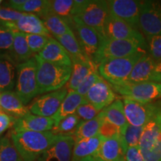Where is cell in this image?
I'll return each mask as SVG.
<instances>
[{"instance_id": "cell-1", "label": "cell", "mask_w": 161, "mask_h": 161, "mask_svg": "<svg viewBox=\"0 0 161 161\" xmlns=\"http://www.w3.org/2000/svg\"><path fill=\"white\" fill-rule=\"evenodd\" d=\"M11 134L10 136L14 146L23 161H37L59 136L52 130L44 132L12 130Z\"/></svg>"}, {"instance_id": "cell-2", "label": "cell", "mask_w": 161, "mask_h": 161, "mask_svg": "<svg viewBox=\"0 0 161 161\" xmlns=\"http://www.w3.org/2000/svg\"><path fill=\"white\" fill-rule=\"evenodd\" d=\"M37 61V94L54 92L64 87L69 81L72 66L59 65L35 55Z\"/></svg>"}, {"instance_id": "cell-3", "label": "cell", "mask_w": 161, "mask_h": 161, "mask_svg": "<svg viewBox=\"0 0 161 161\" xmlns=\"http://www.w3.org/2000/svg\"><path fill=\"white\" fill-rule=\"evenodd\" d=\"M108 2L103 0H75L72 17L97 31L104 37V26L109 15Z\"/></svg>"}, {"instance_id": "cell-4", "label": "cell", "mask_w": 161, "mask_h": 161, "mask_svg": "<svg viewBox=\"0 0 161 161\" xmlns=\"http://www.w3.org/2000/svg\"><path fill=\"white\" fill-rule=\"evenodd\" d=\"M146 52H140L126 58H116L102 61L98 66L101 77L111 86H120L125 84L133 68L142 55Z\"/></svg>"}, {"instance_id": "cell-5", "label": "cell", "mask_w": 161, "mask_h": 161, "mask_svg": "<svg viewBox=\"0 0 161 161\" xmlns=\"http://www.w3.org/2000/svg\"><path fill=\"white\" fill-rule=\"evenodd\" d=\"M146 43L128 40H115L104 37L92 61L98 66L102 61L126 58L144 52Z\"/></svg>"}, {"instance_id": "cell-6", "label": "cell", "mask_w": 161, "mask_h": 161, "mask_svg": "<svg viewBox=\"0 0 161 161\" xmlns=\"http://www.w3.org/2000/svg\"><path fill=\"white\" fill-rule=\"evenodd\" d=\"M15 92L21 102L27 104L37 95V61L35 57L17 66Z\"/></svg>"}, {"instance_id": "cell-7", "label": "cell", "mask_w": 161, "mask_h": 161, "mask_svg": "<svg viewBox=\"0 0 161 161\" xmlns=\"http://www.w3.org/2000/svg\"><path fill=\"white\" fill-rule=\"evenodd\" d=\"M138 147L144 161H161V115L144 126Z\"/></svg>"}, {"instance_id": "cell-8", "label": "cell", "mask_w": 161, "mask_h": 161, "mask_svg": "<svg viewBox=\"0 0 161 161\" xmlns=\"http://www.w3.org/2000/svg\"><path fill=\"white\" fill-rule=\"evenodd\" d=\"M124 111L128 123L136 127H144L147 123L161 115V102L147 103L123 98Z\"/></svg>"}, {"instance_id": "cell-9", "label": "cell", "mask_w": 161, "mask_h": 161, "mask_svg": "<svg viewBox=\"0 0 161 161\" xmlns=\"http://www.w3.org/2000/svg\"><path fill=\"white\" fill-rule=\"evenodd\" d=\"M114 91L136 102L147 103L161 98V83L125 84L120 86H112Z\"/></svg>"}, {"instance_id": "cell-10", "label": "cell", "mask_w": 161, "mask_h": 161, "mask_svg": "<svg viewBox=\"0 0 161 161\" xmlns=\"http://www.w3.org/2000/svg\"><path fill=\"white\" fill-rule=\"evenodd\" d=\"M137 28L146 38L161 35V4L142 2Z\"/></svg>"}, {"instance_id": "cell-11", "label": "cell", "mask_w": 161, "mask_h": 161, "mask_svg": "<svg viewBox=\"0 0 161 161\" xmlns=\"http://www.w3.org/2000/svg\"><path fill=\"white\" fill-rule=\"evenodd\" d=\"M161 83V75L157 71V62L144 53L134 65L125 84Z\"/></svg>"}, {"instance_id": "cell-12", "label": "cell", "mask_w": 161, "mask_h": 161, "mask_svg": "<svg viewBox=\"0 0 161 161\" xmlns=\"http://www.w3.org/2000/svg\"><path fill=\"white\" fill-rule=\"evenodd\" d=\"M66 87L45 94L37 98L29 107V111L34 115L52 117L59 109L60 104L67 95Z\"/></svg>"}, {"instance_id": "cell-13", "label": "cell", "mask_w": 161, "mask_h": 161, "mask_svg": "<svg viewBox=\"0 0 161 161\" xmlns=\"http://www.w3.org/2000/svg\"><path fill=\"white\" fill-rule=\"evenodd\" d=\"M104 37L115 40H136L146 43L140 31L111 14H109L107 18L104 26Z\"/></svg>"}, {"instance_id": "cell-14", "label": "cell", "mask_w": 161, "mask_h": 161, "mask_svg": "<svg viewBox=\"0 0 161 161\" xmlns=\"http://www.w3.org/2000/svg\"><path fill=\"white\" fill-rule=\"evenodd\" d=\"M72 20V26L77 32L78 41L82 52L86 57L92 60L104 37H102L95 29L84 25L76 18L73 17Z\"/></svg>"}, {"instance_id": "cell-15", "label": "cell", "mask_w": 161, "mask_h": 161, "mask_svg": "<svg viewBox=\"0 0 161 161\" xmlns=\"http://www.w3.org/2000/svg\"><path fill=\"white\" fill-rule=\"evenodd\" d=\"M108 2L110 14L123 20L133 28L137 29L142 2L135 0H111Z\"/></svg>"}, {"instance_id": "cell-16", "label": "cell", "mask_w": 161, "mask_h": 161, "mask_svg": "<svg viewBox=\"0 0 161 161\" xmlns=\"http://www.w3.org/2000/svg\"><path fill=\"white\" fill-rule=\"evenodd\" d=\"M75 140L72 136H58L37 161H71Z\"/></svg>"}, {"instance_id": "cell-17", "label": "cell", "mask_w": 161, "mask_h": 161, "mask_svg": "<svg viewBox=\"0 0 161 161\" xmlns=\"http://www.w3.org/2000/svg\"><path fill=\"white\" fill-rule=\"evenodd\" d=\"M5 27L13 32H21L27 35H40L52 37L47 29L40 17L33 14L23 13V16L15 23L0 21Z\"/></svg>"}, {"instance_id": "cell-18", "label": "cell", "mask_w": 161, "mask_h": 161, "mask_svg": "<svg viewBox=\"0 0 161 161\" xmlns=\"http://www.w3.org/2000/svg\"><path fill=\"white\" fill-rule=\"evenodd\" d=\"M86 101L102 111L115 101L116 94L112 86L103 78H101L88 90L84 96Z\"/></svg>"}, {"instance_id": "cell-19", "label": "cell", "mask_w": 161, "mask_h": 161, "mask_svg": "<svg viewBox=\"0 0 161 161\" xmlns=\"http://www.w3.org/2000/svg\"><path fill=\"white\" fill-rule=\"evenodd\" d=\"M55 123L52 117H44L34 115L31 113L23 117L15 119L13 125V131H49Z\"/></svg>"}, {"instance_id": "cell-20", "label": "cell", "mask_w": 161, "mask_h": 161, "mask_svg": "<svg viewBox=\"0 0 161 161\" xmlns=\"http://www.w3.org/2000/svg\"><path fill=\"white\" fill-rule=\"evenodd\" d=\"M125 151L119 136L104 139L93 158L95 161H125Z\"/></svg>"}, {"instance_id": "cell-21", "label": "cell", "mask_w": 161, "mask_h": 161, "mask_svg": "<svg viewBox=\"0 0 161 161\" xmlns=\"http://www.w3.org/2000/svg\"><path fill=\"white\" fill-rule=\"evenodd\" d=\"M0 112L7 114L15 119L23 117L30 114L28 108L14 91L0 92Z\"/></svg>"}, {"instance_id": "cell-22", "label": "cell", "mask_w": 161, "mask_h": 161, "mask_svg": "<svg viewBox=\"0 0 161 161\" xmlns=\"http://www.w3.org/2000/svg\"><path fill=\"white\" fill-rule=\"evenodd\" d=\"M37 55L50 63L68 66L72 65L71 58L65 49L53 37L50 38L44 49Z\"/></svg>"}, {"instance_id": "cell-23", "label": "cell", "mask_w": 161, "mask_h": 161, "mask_svg": "<svg viewBox=\"0 0 161 161\" xmlns=\"http://www.w3.org/2000/svg\"><path fill=\"white\" fill-rule=\"evenodd\" d=\"M86 102L85 98L80 95L77 91L70 90L64 98L57 113L52 116L55 126H57L59 122L66 116L75 114L76 110L80 104Z\"/></svg>"}, {"instance_id": "cell-24", "label": "cell", "mask_w": 161, "mask_h": 161, "mask_svg": "<svg viewBox=\"0 0 161 161\" xmlns=\"http://www.w3.org/2000/svg\"><path fill=\"white\" fill-rule=\"evenodd\" d=\"M17 66L10 56L0 55V92L11 91L14 88Z\"/></svg>"}, {"instance_id": "cell-25", "label": "cell", "mask_w": 161, "mask_h": 161, "mask_svg": "<svg viewBox=\"0 0 161 161\" xmlns=\"http://www.w3.org/2000/svg\"><path fill=\"white\" fill-rule=\"evenodd\" d=\"M72 73L69 81L65 87L68 90L76 91L78 86L83 82L85 78L93 69L98 68V66L92 60L86 62L74 61L72 62Z\"/></svg>"}, {"instance_id": "cell-26", "label": "cell", "mask_w": 161, "mask_h": 161, "mask_svg": "<svg viewBox=\"0 0 161 161\" xmlns=\"http://www.w3.org/2000/svg\"><path fill=\"white\" fill-rule=\"evenodd\" d=\"M104 139L99 134L75 142L71 161H80L87 157L93 156Z\"/></svg>"}, {"instance_id": "cell-27", "label": "cell", "mask_w": 161, "mask_h": 161, "mask_svg": "<svg viewBox=\"0 0 161 161\" xmlns=\"http://www.w3.org/2000/svg\"><path fill=\"white\" fill-rule=\"evenodd\" d=\"M55 39L57 40L58 43L65 49L71 58L72 62H86L90 60L83 53L77 37H75L72 30L71 31L60 36V37H55Z\"/></svg>"}, {"instance_id": "cell-28", "label": "cell", "mask_w": 161, "mask_h": 161, "mask_svg": "<svg viewBox=\"0 0 161 161\" xmlns=\"http://www.w3.org/2000/svg\"><path fill=\"white\" fill-rule=\"evenodd\" d=\"M104 121V116L101 111L95 119L88 121H80L76 128L75 133L72 135L75 142L78 141L95 136L98 134L100 127Z\"/></svg>"}, {"instance_id": "cell-29", "label": "cell", "mask_w": 161, "mask_h": 161, "mask_svg": "<svg viewBox=\"0 0 161 161\" xmlns=\"http://www.w3.org/2000/svg\"><path fill=\"white\" fill-rule=\"evenodd\" d=\"M105 121L115 125L120 130H122L128 125L125 114L124 111V105L122 100L116 98L113 103L102 110Z\"/></svg>"}, {"instance_id": "cell-30", "label": "cell", "mask_w": 161, "mask_h": 161, "mask_svg": "<svg viewBox=\"0 0 161 161\" xmlns=\"http://www.w3.org/2000/svg\"><path fill=\"white\" fill-rule=\"evenodd\" d=\"M33 55L28 46L25 34L14 32L13 49L11 54V58L18 65L31 59Z\"/></svg>"}, {"instance_id": "cell-31", "label": "cell", "mask_w": 161, "mask_h": 161, "mask_svg": "<svg viewBox=\"0 0 161 161\" xmlns=\"http://www.w3.org/2000/svg\"><path fill=\"white\" fill-rule=\"evenodd\" d=\"M41 20L43 22L46 28L51 34V35H52L55 37H60L72 31L70 25L63 18L54 14L52 12Z\"/></svg>"}, {"instance_id": "cell-32", "label": "cell", "mask_w": 161, "mask_h": 161, "mask_svg": "<svg viewBox=\"0 0 161 161\" xmlns=\"http://www.w3.org/2000/svg\"><path fill=\"white\" fill-rule=\"evenodd\" d=\"M50 11L54 14L63 18L69 25H72V12H73V0H53L49 1Z\"/></svg>"}, {"instance_id": "cell-33", "label": "cell", "mask_w": 161, "mask_h": 161, "mask_svg": "<svg viewBox=\"0 0 161 161\" xmlns=\"http://www.w3.org/2000/svg\"><path fill=\"white\" fill-rule=\"evenodd\" d=\"M17 11L20 13L33 14L41 19L51 13L49 1L46 0H26L25 4L19 8Z\"/></svg>"}, {"instance_id": "cell-34", "label": "cell", "mask_w": 161, "mask_h": 161, "mask_svg": "<svg viewBox=\"0 0 161 161\" xmlns=\"http://www.w3.org/2000/svg\"><path fill=\"white\" fill-rule=\"evenodd\" d=\"M143 128L144 127H136L128 124L123 130H121V141L125 151L128 147L139 146Z\"/></svg>"}, {"instance_id": "cell-35", "label": "cell", "mask_w": 161, "mask_h": 161, "mask_svg": "<svg viewBox=\"0 0 161 161\" xmlns=\"http://www.w3.org/2000/svg\"><path fill=\"white\" fill-rule=\"evenodd\" d=\"M80 121L77 114H73L63 119L57 126L53 127L52 131L56 135L72 136Z\"/></svg>"}, {"instance_id": "cell-36", "label": "cell", "mask_w": 161, "mask_h": 161, "mask_svg": "<svg viewBox=\"0 0 161 161\" xmlns=\"http://www.w3.org/2000/svg\"><path fill=\"white\" fill-rule=\"evenodd\" d=\"M0 161H23L9 136L0 139Z\"/></svg>"}, {"instance_id": "cell-37", "label": "cell", "mask_w": 161, "mask_h": 161, "mask_svg": "<svg viewBox=\"0 0 161 161\" xmlns=\"http://www.w3.org/2000/svg\"><path fill=\"white\" fill-rule=\"evenodd\" d=\"M13 43L14 32L0 23V55L11 57Z\"/></svg>"}, {"instance_id": "cell-38", "label": "cell", "mask_w": 161, "mask_h": 161, "mask_svg": "<svg viewBox=\"0 0 161 161\" xmlns=\"http://www.w3.org/2000/svg\"><path fill=\"white\" fill-rule=\"evenodd\" d=\"M26 41L30 50L34 55H38L44 49L50 37L40 35H27L25 34Z\"/></svg>"}, {"instance_id": "cell-39", "label": "cell", "mask_w": 161, "mask_h": 161, "mask_svg": "<svg viewBox=\"0 0 161 161\" xmlns=\"http://www.w3.org/2000/svg\"><path fill=\"white\" fill-rule=\"evenodd\" d=\"M101 78H102L101 77L99 73H98V68L93 69L90 72L89 75L85 78V79L83 80V82L80 84V85L78 86V88L76 91H77L80 95H81L84 97L86 94V92H88V90H89L90 88L98 81V80H99Z\"/></svg>"}, {"instance_id": "cell-40", "label": "cell", "mask_w": 161, "mask_h": 161, "mask_svg": "<svg viewBox=\"0 0 161 161\" xmlns=\"http://www.w3.org/2000/svg\"><path fill=\"white\" fill-rule=\"evenodd\" d=\"M100 112L89 102H85L78 107L75 114L81 121H88L95 119Z\"/></svg>"}, {"instance_id": "cell-41", "label": "cell", "mask_w": 161, "mask_h": 161, "mask_svg": "<svg viewBox=\"0 0 161 161\" xmlns=\"http://www.w3.org/2000/svg\"><path fill=\"white\" fill-rule=\"evenodd\" d=\"M148 54L157 63L161 60V35L147 38Z\"/></svg>"}, {"instance_id": "cell-42", "label": "cell", "mask_w": 161, "mask_h": 161, "mask_svg": "<svg viewBox=\"0 0 161 161\" xmlns=\"http://www.w3.org/2000/svg\"><path fill=\"white\" fill-rule=\"evenodd\" d=\"M120 133L119 128L104 120L100 127L98 134L103 139H110L120 136Z\"/></svg>"}, {"instance_id": "cell-43", "label": "cell", "mask_w": 161, "mask_h": 161, "mask_svg": "<svg viewBox=\"0 0 161 161\" xmlns=\"http://www.w3.org/2000/svg\"><path fill=\"white\" fill-rule=\"evenodd\" d=\"M23 13L7 8H0V21L15 23L23 16Z\"/></svg>"}, {"instance_id": "cell-44", "label": "cell", "mask_w": 161, "mask_h": 161, "mask_svg": "<svg viewBox=\"0 0 161 161\" xmlns=\"http://www.w3.org/2000/svg\"><path fill=\"white\" fill-rule=\"evenodd\" d=\"M125 161H144L138 146L128 147L125 154Z\"/></svg>"}, {"instance_id": "cell-45", "label": "cell", "mask_w": 161, "mask_h": 161, "mask_svg": "<svg viewBox=\"0 0 161 161\" xmlns=\"http://www.w3.org/2000/svg\"><path fill=\"white\" fill-rule=\"evenodd\" d=\"M15 122V119L8 115L3 112H0V135L8 129L10 127L13 126Z\"/></svg>"}, {"instance_id": "cell-46", "label": "cell", "mask_w": 161, "mask_h": 161, "mask_svg": "<svg viewBox=\"0 0 161 161\" xmlns=\"http://www.w3.org/2000/svg\"><path fill=\"white\" fill-rule=\"evenodd\" d=\"M25 1L26 0H11V1L7 2L6 5L9 6L13 10L17 11V9L19 8H20L22 5L25 4Z\"/></svg>"}, {"instance_id": "cell-47", "label": "cell", "mask_w": 161, "mask_h": 161, "mask_svg": "<svg viewBox=\"0 0 161 161\" xmlns=\"http://www.w3.org/2000/svg\"><path fill=\"white\" fill-rule=\"evenodd\" d=\"M157 71L161 75V60L159 61L158 63H157Z\"/></svg>"}, {"instance_id": "cell-48", "label": "cell", "mask_w": 161, "mask_h": 161, "mask_svg": "<svg viewBox=\"0 0 161 161\" xmlns=\"http://www.w3.org/2000/svg\"><path fill=\"white\" fill-rule=\"evenodd\" d=\"M80 161H95L94 160L93 156H90V157H87V158L83 159V160H80Z\"/></svg>"}, {"instance_id": "cell-49", "label": "cell", "mask_w": 161, "mask_h": 161, "mask_svg": "<svg viewBox=\"0 0 161 161\" xmlns=\"http://www.w3.org/2000/svg\"><path fill=\"white\" fill-rule=\"evenodd\" d=\"M2 3H3V1H2V0H0V5H1Z\"/></svg>"}]
</instances>
